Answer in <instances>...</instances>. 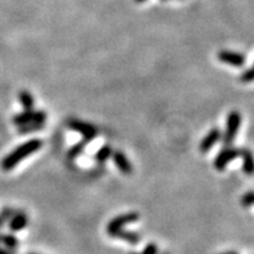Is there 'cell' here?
Segmentation results:
<instances>
[{
    "mask_svg": "<svg viewBox=\"0 0 254 254\" xmlns=\"http://www.w3.org/2000/svg\"><path fill=\"white\" fill-rule=\"evenodd\" d=\"M41 146H43V140L41 139H31V140L24 142L23 145L18 146L17 148H14L11 153H8L2 159L1 168L6 171V172L11 171L23 159L28 157V155L36 153L38 150H40Z\"/></svg>",
    "mask_w": 254,
    "mask_h": 254,
    "instance_id": "6da1fadb",
    "label": "cell"
},
{
    "mask_svg": "<svg viewBox=\"0 0 254 254\" xmlns=\"http://www.w3.org/2000/svg\"><path fill=\"white\" fill-rule=\"evenodd\" d=\"M241 125V114L238 111H232L228 113L226 120V128L222 134V144L225 146H230L234 141L236 136L239 132Z\"/></svg>",
    "mask_w": 254,
    "mask_h": 254,
    "instance_id": "7a4b0ae2",
    "label": "cell"
},
{
    "mask_svg": "<svg viewBox=\"0 0 254 254\" xmlns=\"http://www.w3.org/2000/svg\"><path fill=\"white\" fill-rule=\"evenodd\" d=\"M139 220V214L136 212H129V213L120 214L118 217L112 219L107 225L106 231L109 233L110 237H112L114 233L123 230L124 226H126L127 224H133V222Z\"/></svg>",
    "mask_w": 254,
    "mask_h": 254,
    "instance_id": "3957f363",
    "label": "cell"
},
{
    "mask_svg": "<svg viewBox=\"0 0 254 254\" xmlns=\"http://www.w3.org/2000/svg\"><path fill=\"white\" fill-rule=\"evenodd\" d=\"M47 119V114L44 111H33V110H25L24 112L17 114L13 117L12 122L14 125L21 126L26 125L30 123H45Z\"/></svg>",
    "mask_w": 254,
    "mask_h": 254,
    "instance_id": "277c9868",
    "label": "cell"
},
{
    "mask_svg": "<svg viewBox=\"0 0 254 254\" xmlns=\"http://www.w3.org/2000/svg\"><path fill=\"white\" fill-rule=\"evenodd\" d=\"M67 126L73 131L80 133L84 136V139H86L88 141H91L92 139H94L98 135L97 127L90 123L82 122V120L69 119L67 122Z\"/></svg>",
    "mask_w": 254,
    "mask_h": 254,
    "instance_id": "5b68a950",
    "label": "cell"
},
{
    "mask_svg": "<svg viewBox=\"0 0 254 254\" xmlns=\"http://www.w3.org/2000/svg\"><path fill=\"white\" fill-rule=\"evenodd\" d=\"M240 155V150L237 147H230V146H226L225 148L219 152L217 157L214 159V167L215 170L218 171H224L228 164L231 163L232 160L238 158Z\"/></svg>",
    "mask_w": 254,
    "mask_h": 254,
    "instance_id": "8992f818",
    "label": "cell"
},
{
    "mask_svg": "<svg viewBox=\"0 0 254 254\" xmlns=\"http://www.w3.org/2000/svg\"><path fill=\"white\" fill-rule=\"evenodd\" d=\"M218 59L221 63L228 64V65L234 66V67H243L246 63L245 56L241 55L239 52H234V51H220L218 53Z\"/></svg>",
    "mask_w": 254,
    "mask_h": 254,
    "instance_id": "52a82bcc",
    "label": "cell"
},
{
    "mask_svg": "<svg viewBox=\"0 0 254 254\" xmlns=\"http://www.w3.org/2000/svg\"><path fill=\"white\" fill-rule=\"evenodd\" d=\"M221 131L218 127H214L209 131L204 139H202L201 142L199 145V150L201 153H207V152L211 150L213 146L217 144V142L221 139Z\"/></svg>",
    "mask_w": 254,
    "mask_h": 254,
    "instance_id": "ba28073f",
    "label": "cell"
},
{
    "mask_svg": "<svg viewBox=\"0 0 254 254\" xmlns=\"http://www.w3.org/2000/svg\"><path fill=\"white\" fill-rule=\"evenodd\" d=\"M112 160H113V163L116 164V166L118 167V170L123 174H131L132 173L133 167L124 152L114 151L112 153Z\"/></svg>",
    "mask_w": 254,
    "mask_h": 254,
    "instance_id": "9c48e42d",
    "label": "cell"
},
{
    "mask_svg": "<svg viewBox=\"0 0 254 254\" xmlns=\"http://www.w3.org/2000/svg\"><path fill=\"white\" fill-rule=\"evenodd\" d=\"M28 224V218L26 213L21 209H18L15 214L8 220V228L12 232H19L24 230Z\"/></svg>",
    "mask_w": 254,
    "mask_h": 254,
    "instance_id": "30bf717a",
    "label": "cell"
},
{
    "mask_svg": "<svg viewBox=\"0 0 254 254\" xmlns=\"http://www.w3.org/2000/svg\"><path fill=\"white\" fill-rule=\"evenodd\" d=\"M240 155L243 158V171L247 176L254 174V155L249 148H241Z\"/></svg>",
    "mask_w": 254,
    "mask_h": 254,
    "instance_id": "8fae6325",
    "label": "cell"
},
{
    "mask_svg": "<svg viewBox=\"0 0 254 254\" xmlns=\"http://www.w3.org/2000/svg\"><path fill=\"white\" fill-rule=\"evenodd\" d=\"M112 238H118V239H122V240H125L127 243L132 244V245H135V244H138L139 241H140V236H139L136 232H133V231H126V230H120L117 232V233H114Z\"/></svg>",
    "mask_w": 254,
    "mask_h": 254,
    "instance_id": "7c38bea8",
    "label": "cell"
},
{
    "mask_svg": "<svg viewBox=\"0 0 254 254\" xmlns=\"http://www.w3.org/2000/svg\"><path fill=\"white\" fill-rule=\"evenodd\" d=\"M112 153H113V150L110 145L101 146V147L99 148V151L95 153V161H97L98 164L106 163V161L109 160L111 157H112Z\"/></svg>",
    "mask_w": 254,
    "mask_h": 254,
    "instance_id": "4fadbf2b",
    "label": "cell"
},
{
    "mask_svg": "<svg viewBox=\"0 0 254 254\" xmlns=\"http://www.w3.org/2000/svg\"><path fill=\"white\" fill-rule=\"evenodd\" d=\"M0 244H2L5 247L12 250H17L18 246L20 245V241L12 234L0 233Z\"/></svg>",
    "mask_w": 254,
    "mask_h": 254,
    "instance_id": "5bb4252c",
    "label": "cell"
},
{
    "mask_svg": "<svg viewBox=\"0 0 254 254\" xmlns=\"http://www.w3.org/2000/svg\"><path fill=\"white\" fill-rule=\"evenodd\" d=\"M45 123H30L26 125H21L18 127V133L19 134H30V133H34L37 131L44 128Z\"/></svg>",
    "mask_w": 254,
    "mask_h": 254,
    "instance_id": "9a60e30c",
    "label": "cell"
},
{
    "mask_svg": "<svg viewBox=\"0 0 254 254\" xmlns=\"http://www.w3.org/2000/svg\"><path fill=\"white\" fill-rule=\"evenodd\" d=\"M19 100H20L21 105H23L24 110H33L34 106V99L32 94L28 91H20L18 94Z\"/></svg>",
    "mask_w": 254,
    "mask_h": 254,
    "instance_id": "2e32d148",
    "label": "cell"
},
{
    "mask_svg": "<svg viewBox=\"0 0 254 254\" xmlns=\"http://www.w3.org/2000/svg\"><path fill=\"white\" fill-rule=\"evenodd\" d=\"M88 140H86V139H82L81 141L77 142L75 145H73L71 148H69L68 153H67V157L69 159H75L78 157V155H80L82 153V151L85 150V147L88 145Z\"/></svg>",
    "mask_w": 254,
    "mask_h": 254,
    "instance_id": "e0dca14e",
    "label": "cell"
},
{
    "mask_svg": "<svg viewBox=\"0 0 254 254\" xmlns=\"http://www.w3.org/2000/svg\"><path fill=\"white\" fill-rule=\"evenodd\" d=\"M240 202L244 207H250V206H252L254 204V190H250V192L245 193V194L241 196Z\"/></svg>",
    "mask_w": 254,
    "mask_h": 254,
    "instance_id": "ac0fdd59",
    "label": "cell"
},
{
    "mask_svg": "<svg viewBox=\"0 0 254 254\" xmlns=\"http://www.w3.org/2000/svg\"><path fill=\"white\" fill-rule=\"evenodd\" d=\"M159 250H158V246L155 245L154 243H148L147 245L145 246V249L142 250V252L138 253V252H131L128 254H158Z\"/></svg>",
    "mask_w": 254,
    "mask_h": 254,
    "instance_id": "d6986e66",
    "label": "cell"
},
{
    "mask_svg": "<svg viewBox=\"0 0 254 254\" xmlns=\"http://www.w3.org/2000/svg\"><path fill=\"white\" fill-rule=\"evenodd\" d=\"M240 80L243 82H252L254 81V63L252 65V67L247 69L240 75Z\"/></svg>",
    "mask_w": 254,
    "mask_h": 254,
    "instance_id": "ffe728a7",
    "label": "cell"
},
{
    "mask_svg": "<svg viewBox=\"0 0 254 254\" xmlns=\"http://www.w3.org/2000/svg\"><path fill=\"white\" fill-rule=\"evenodd\" d=\"M17 211L18 209H15L13 207H4L1 211H0V215H1V218L4 219L6 222H8L9 219L13 217Z\"/></svg>",
    "mask_w": 254,
    "mask_h": 254,
    "instance_id": "44dd1931",
    "label": "cell"
},
{
    "mask_svg": "<svg viewBox=\"0 0 254 254\" xmlns=\"http://www.w3.org/2000/svg\"><path fill=\"white\" fill-rule=\"evenodd\" d=\"M0 254H17V250L7 249V247L0 246Z\"/></svg>",
    "mask_w": 254,
    "mask_h": 254,
    "instance_id": "7402d4cb",
    "label": "cell"
},
{
    "mask_svg": "<svg viewBox=\"0 0 254 254\" xmlns=\"http://www.w3.org/2000/svg\"><path fill=\"white\" fill-rule=\"evenodd\" d=\"M6 224V221L4 220V219L1 218V215H0V230H1L2 227H4V225Z\"/></svg>",
    "mask_w": 254,
    "mask_h": 254,
    "instance_id": "603a6c76",
    "label": "cell"
},
{
    "mask_svg": "<svg viewBox=\"0 0 254 254\" xmlns=\"http://www.w3.org/2000/svg\"><path fill=\"white\" fill-rule=\"evenodd\" d=\"M220 254H238V253L234 252V251H228V252H224V253H220Z\"/></svg>",
    "mask_w": 254,
    "mask_h": 254,
    "instance_id": "cb8c5ba5",
    "label": "cell"
},
{
    "mask_svg": "<svg viewBox=\"0 0 254 254\" xmlns=\"http://www.w3.org/2000/svg\"><path fill=\"white\" fill-rule=\"evenodd\" d=\"M134 1L135 2H139V4H140V2H145L146 0H134Z\"/></svg>",
    "mask_w": 254,
    "mask_h": 254,
    "instance_id": "d4e9b609",
    "label": "cell"
},
{
    "mask_svg": "<svg viewBox=\"0 0 254 254\" xmlns=\"http://www.w3.org/2000/svg\"><path fill=\"white\" fill-rule=\"evenodd\" d=\"M163 254H170V253H163Z\"/></svg>",
    "mask_w": 254,
    "mask_h": 254,
    "instance_id": "484cf974",
    "label": "cell"
},
{
    "mask_svg": "<svg viewBox=\"0 0 254 254\" xmlns=\"http://www.w3.org/2000/svg\"><path fill=\"white\" fill-rule=\"evenodd\" d=\"M30 254H37V253H30Z\"/></svg>",
    "mask_w": 254,
    "mask_h": 254,
    "instance_id": "4316f807",
    "label": "cell"
},
{
    "mask_svg": "<svg viewBox=\"0 0 254 254\" xmlns=\"http://www.w3.org/2000/svg\"><path fill=\"white\" fill-rule=\"evenodd\" d=\"M163 1H166V0H163Z\"/></svg>",
    "mask_w": 254,
    "mask_h": 254,
    "instance_id": "83f0119b",
    "label": "cell"
}]
</instances>
